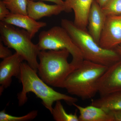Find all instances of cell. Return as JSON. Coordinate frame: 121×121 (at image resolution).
Instances as JSON below:
<instances>
[{"instance_id": "cell-1", "label": "cell", "mask_w": 121, "mask_h": 121, "mask_svg": "<svg viewBox=\"0 0 121 121\" xmlns=\"http://www.w3.org/2000/svg\"><path fill=\"white\" fill-rule=\"evenodd\" d=\"M37 72L27 63L22 62L21 63L20 73L18 78L22 86V90L17 94L19 106L26 104L28 101L27 95L30 92L40 99L42 104L51 113L53 109V104L57 101L63 100L72 105L78 101L77 98L59 93L50 87L40 78Z\"/></svg>"}, {"instance_id": "cell-2", "label": "cell", "mask_w": 121, "mask_h": 121, "mask_svg": "<svg viewBox=\"0 0 121 121\" xmlns=\"http://www.w3.org/2000/svg\"><path fill=\"white\" fill-rule=\"evenodd\" d=\"M60 24L80 50L84 60L109 67L121 59L115 49L103 48L86 30L79 28L72 21L63 19Z\"/></svg>"}, {"instance_id": "cell-3", "label": "cell", "mask_w": 121, "mask_h": 121, "mask_svg": "<svg viewBox=\"0 0 121 121\" xmlns=\"http://www.w3.org/2000/svg\"><path fill=\"white\" fill-rule=\"evenodd\" d=\"M108 67L84 60L64 82L63 89L82 100L91 99L98 93L95 84Z\"/></svg>"}, {"instance_id": "cell-4", "label": "cell", "mask_w": 121, "mask_h": 121, "mask_svg": "<svg viewBox=\"0 0 121 121\" xmlns=\"http://www.w3.org/2000/svg\"><path fill=\"white\" fill-rule=\"evenodd\" d=\"M70 54L66 49L40 51L37 70L40 78L49 86L63 88L66 79L75 69L68 61Z\"/></svg>"}, {"instance_id": "cell-5", "label": "cell", "mask_w": 121, "mask_h": 121, "mask_svg": "<svg viewBox=\"0 0 121 121\" xmlns=\"http://www.w3.org/2000/svg\"><path fill=\"white\" fill-rule=\"evenodd\" d=\"M0 40L5 45L14 49L33 69L37 71L39 49L37 44L31 41L29 33L25 29L15 28L3 21L0 22Z\"/></svg>"}, {"instance_id": "cell-6", "label": "cell", "mask_w": 121, "mask_h": 121, "mask_svg": "<svg viewBox=\"0 0 121 121\" xmlns=\"http://www.w3.org/2000/svg\"><path fill=\"white\" fill-rule=\"evenodd\" d=\"M37 44L40 51L59 50L66 49L72 56L71 64L75 69L84 60L82 52L65 29L54 26L47 31L41 32Z\"/></svg>"}, {"instance_id": "cell-7", "label": "cell", "mask_w": 121, "mask_h": 121, "mask_svg": "<svg viewBox=\"0 0 121 121\" xmlns=\"http://www.w3.org/2000/svg\"><path fill=\"white\" fill-rule=\"evenodd\" d=\"M100 96L121 91V59L108 67L95 84Z\"/></svg>"}, {"instance_id": "cell-8", "label": "cell", "mask_w": 121, "mask_h": 121, "mask_svg": "<svg viewBox=\"0 0 121 121\" xmlns=\"http://www.w3.org/2000/svg\"><path fill=\"white\" fill-rule=\"evenodd\" d=\"M121 44V15L107 16L99 45L104 49L114 50Z\"/></svg>"}, {"instance_id": "cell-9", "label": "cell", "mask_w": 121, "mask_h": 121, "mask_svg": "<svg viewBox=\"0 0 121 121\" xmlns=\"http://www.w3.org/2000/svg\"><path fill=\"white\" fill-rule=\"evenodd\" d=\"M23 59L15 52L11 56L3 59L0 63V94L11 86L12 78H19L21 66Z\"/></svg>"}, {"instance_id": "cell-10", "label": "cell", "mask_w": 121, "mask_h": 121, "mask_svg": "<svg viewBox=\"0 0 121 121\" xmlns=\"http://www.w3.org/2000/svg\"><path fill=\"white\" fill-rule=\"evenodd\" d=\"M94 0H65V12L74 11V24L79 28L86 30L90 9Z\"/></svg>"}, {"instance_id": "cell-11", "label": "cell", "mask_w": 121, "mask_h": 121, "mask_svg": "<svg viewBox=\"0 0 121 121\" xmlns=\"http://www.w3.org/2000/svg\"><path fill=\"white\" fill-rule=\"evenodd\" d=\"M107 17L102 7L94 0L89 13L87 26L89 33L99 44Z\"/></svg>"}, {"instance_id": "cell-12", "label": "cell", "mask_w": 121, "mask_h": 121, "mask_svg": "<svg viewBox=\"0 0 121 121\" xmlns=\"http://www.w3.org/2000/svg\"><path fill=\"white\" fill-rule=\"evenodd\" d=\"M64 5H48L42 1L35 2L28 0V15L35 20L40 19L44 17H51L53 15H58L62 12H65Z\"/></svg>"}, {"instance_id": "cell-13", "label": "cell", "mask_w": 121, "mask_h": 121, "mask_svg": "<svg viewBox=\"0 0 121 121\" xmlns=\"http://www.w3.org/2000/svg\"><path fill=\"white\" fill-rule=\"evenodd\" d=\"M1 21L24 29L30 34L32 38L40 28L47 25L45 22H37L28 15L11 13Z\"/></svg>"}, {"instance_id": "cell-14", "label": "cell", "mask_w": 121, "mask_h": 121, "mask_svg": "<svg viewBox=\"0 0 121 121\" xmlns=\"http://www.w3.org/2000/svg\"><path fill=\"white\" fill-rule=\"evenodd\" d=\"M72 105L79 112V121H113L109 113L97 107L91 105L83 107L75 103Z\"/></svg>"}, {"instance_id": "cell-15", "label": "cell", "mask_w": 121, "mask_h": 121, "mask_svg": "<svg viewBox=\"0 0 121 121\" xmlns=\"http://www.w3.org/2000/svg\"><path fill=\"white\" fill-rule=\"evenodd\" d=\"M91 105L101 108L106 112L121 110V91L114 92L93 99Z\"/></svg>"}, {"instance_id": "cell-16", "label": "cell", "mask_w": 121, "mask_h": 121, "mask_svg": "<svg viewBox=\"0 0 121 121\" xmlns=\"http://www.w3.org/2000/svg\"><path fill=\"white\" fill-rule=\"evenodd\" d=\"M61 101L56 102L52 112V117L56 121H79L77 111L74 114H68L65 111Z\"/></svg>"}, {"instance_id": "cell-17", "label": "cell", "mask_w": 121, "mask_h": 121, "mask_svg": "<svg viewBox=\"0 0 121 121\" xmlns=\"http://www.w3.org/2000/svg\"><path fill=\"white\" fill-rule=\"evenodd\" d=\"M11 13L28 15V0H3Z\"/></svg>"}, {"instance_id": "cell-18", "label": "cell", "mask_w": 121, "mask_h": 121, "mask_svg": "<svg viewBox=\"0 0 121 121\" xmlns=\"http://www.w3.org/2000/svg\"><path fill=\"white\" fill-rule=\"evenodd\" d=\"M38 115V111L34 110L21 117H15L7 113L5 110L0 112V121H28L33 120Z\"/></svg>"}, {"instance_id": "cell-19", "label": "cell", "mask_w": 121, "mask_h": 121, "mask_svg": "<svg viewBox=\"0 0 121 121\" xmlns=\"http://www.w3.org/2000/svg\"><path fill=\"white\" fill-rule=\"evenodd\" d=\"M102 8L107 16L121 15V0H109Z\"/></svg>"}, {"instance_id": "cell-20", "label": "cell", "mask_w": 121, "mask_h": 121, "mask_svg": "<svg viewBox=\"0 0 121 121\" xmlns=\"http://www.w3.org/2000/svg\"><path fill=\"white\" fill-rule=\"evenodd\" d=\"M9 48L8 47H5L2 43V41L0 40V58L1 59H4L11 56L13 55Z\"/></svg>"}, {"instance_id": "cell-21", "label": "cell", "mask_w": 121, "mask_h": 121, "mask_svg": "<svg viewBox=\"0 0 121 121\" xmlns=\"http://www.w3.org/2000/svg\"><path fill=\"white\" fill-rule=\"evenodd\" d=\"M11 13L3 0L0 1V20L2 21Z\"/></svg>"}, {"instance_id": "cell-22", "label": "cell", "mask_w": 121, "mask_h": 121, "mask_svg": "<svg viewBox=\"0 0 121 121\" xmlns=\"http://www.w3.org/2000/svg\"><path fill=\"white\" fill-rule=\"evenodd\" d=\"M111 115L113 121H121V110L108 112Z\"/></svg>"}, {"instance_id": "cell-23", "label": "cell", "mask_w": 121, "mask_h": 121, "mask_svg": "<svg viewBox=\"0 0 121 121\" xmlns=\"http://www.w3.org/2000/svg\"><path fill=\"white\" fill-rule=\"evenodd\" d=\"M31 0L35 1L36 0ZM40 0L46 1H50L55 3L56 4L60 5H64L65 2L63 0Z\"/></svg>"}, {"instance_id": "cell-24", "label": "cell", "mask_w": 121, "mask_h": 121, "mask_svg": "<svg viewBox=\"0 0 121 121\" xmlns=\"http://www.w3.org/2000/svg\"><path fill=\"white\" fill-rule=\"evenodd\" d=\"M102 8L104 7L109 0H95Z\"/></svg>"}, {"instance_id": "cell-25", "label": "cell", "mask_w": 121, "mask_h": 121, "mask_svg": "<svg viewBox=\"0 0 121 121\" xmlns=\"http://www.w3.org/2000/svg\"><path fill=\"white\" fill-rule=\"evenodd\" d=\"M114 49L121 56V44L117 46Z\"/></svg>"}, {"instance_id": "cell-26", "label": "cell", "mask_w": 121, "mask_h": 121, "mask_svg": "<svg viewBox=\"0 0 121 121\" xmlns=\"http://www.w3.org/2000/svg\"><path fill=\"white\" fill-rule=\"evenodd\" d=\"M1 1L2 0H0Z\"/></svg>"}]
</instances>
